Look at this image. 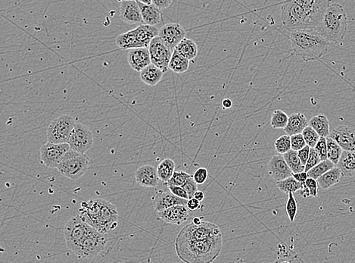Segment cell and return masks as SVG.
Instances as JSON below:
<instances>
[{
  "label": "cell",
  "mask_w": 355,
  "mask_h": 263,
  "mask_svg": "<svg viewBox=\"0 0 355 263\" xmlns=\"http://www.w3.org/2000/svg\"><path fill=\"white\" fill-rule=\"evenodd\" d=\"M286 33L294 54L304 62L319 60L329 51L330 42L315 28L287 29Z\"/></svg>",
  "instance_id": "6da1fadb"
},
{
  "label": "cell",
  "mask_w": 355,
  "mask_h": 263,
  "mask_svg": "<svg viewBox=\"0 0 355 263\" xmlns=\"http://www.w3.org/2000/svg\"><path fill=\"white\" fill-rule=\"evenodd\" d=\"M222 247V233L202 240H175L177 255L186 263L212 262L220 255Z\"/></svg>",
  "instance_id": "7a4b0ae2"
},
{
  "label": "cell",
  "mask_w": 355,
  "mask_h": 263,
  "mask_svg": "<svg viewBox=\"0 0 355 263\" xmlns=\"http://www.w3.org/2000/svg\"><path fill=\"white\" fill-rule=\"evenodd\" d=\"M79 214L88 225L102 234L115 229L119 225V213L115 206L101 199L82 202Z\"/></svg>",
  "instance_id": "3957f363"
},
{
  "label": "cell",
  "mask_w": 355,
  "mask_h": 263,
  "mask_svg": "<svg viewBox=\"0 0 355 263\" xmlns=\"http://www.w3.org/2000/svg\"><path fill=\"white\" fill-rule=\"evenodd\" d=\"M315 29L330 43L341 42L347 30V17L344 8L338 4H331Z\"/></svg>",
  "instance_id": "277c9868"
},
{
  "label": "cell",
  "mask_w": 355,
  "mask_h": 263,
  "mask_svg": "<svg viewBox=\"0 0 355 263\" xmlns=\"http://www.w3.org/2000/svg\"><path fill=\"white\" fill-rule=\"evenodd\" d=\"M282 24L286 29L315 28L318 21L292 0H286L281 7Z\"/></svg>",
  "instance_id": "5b68a950"
},
{
  "label": "cell",
  "mask_w": 355,
  "mask_h": 263,
  "mask_svg": "<svg viewBox=\"0 0 355 263\" xmlns=\"http://www.w3.org/2000/svg\"><path fill=\"white\" fill-rule=\"evenodd\" d=\"M89 159L85 154L69 149L58 164V171L71 180H77L86 173Z\"/></svg>",
  "instance_id": "8992f818"
},
{
  "label": "cell",
  "mask_w": 355,
  "mask_h": 263,
  "mask_svg": "<svg viewBox=\"0 0 355 263\" xmlns=\"http://www.w3.org/2000/svg\"><path fill=\"white\" fill-rule=\"evenodd\" d=\"M92 228L79 215L71 218L65 224L64 235L67 246L76 255H78L82 242Z\"/></svg>",
  "instance_id": "52a82bcc"
},
{
  "label": "cell",
  "mask_w": 355,
  "mask_h": 263,
  "mask_svg": "<svg viewBox=\"0 0 355 263\" xmlns=\"http://www.w3.org/2000/svg\"><path fill=\"white\" fill-rule=\"evenodd\" d=\"M75 125V120L72 116L68 115L59 116L48 127V141L54 143H68Z\"/></svg>",
  "instance_id": "ba28073f"
},
{
  "label": "cell",
  "mask_w": 355,
  "mask_h": 263,
  "mask_svg": "<svg viewBox=\"0 0 355 263\" xmlns=\"http://www.w3.org/2000/svg\"><path fill=\"white\" fill-rule=\"evenodd\" d=\"M221 233L218 225L211 222L202 221L200 225H195L193 222L185 225L177 235L176 240H202L211 236L217 235Z\"/></svg>",
  "instance_id": "9c48e42d"
},
{
  "label": "cell",
  "mask_w": 355,
  "mask_h": 263,
  "mask_svg": "<svg viewBox=\"0 0 355 263\" xmlns=\"http://www.w3.org/2000/svg\"><path fill=\"white\" fill-rule=\"evenodd\" d=\"M107 242L106 234H102L95 228H92L82 242L77 256L79 258H94L105 249Z\"/></svg>",
  "instance_id": "30bf717a"
},
{
  "label": "cell",
  "mask_w": 355,
  "mask_h": 263,
  "mask_svg": "<svg viewBox=\"0 0 355 263\" xmlns=\"http://www.w3.org/2000/svg\"><path fill=\"white\" fill-rule=\"evenodd\" d=\"M151 61L164 73L169 69V63L174 50L164 43L159 36L152 39L149 46Z\"/></svg>",
  "instance_id": "8fae6325"
},
{
  "label": "cell",
  "mask_w": 355,
  "mask_h": 263,
  "mask_svg": "<svg viewBox=\"0 0 355 263\" xmlns=\"http://www.w3.org/2000/svg\"><path fill=\"white\" fill-rule=\"evenodd\" d=\"M68 143L71 149L85 154L93 144V135L86 125L76 123Z\"/></svg>",
  "instance_id": "7c38bea8"
},
{
  "label": "cell",
  "mask_w": 355,
  "mask_h": 263,
  "mask_svg": "<svg viewBox=\"0 0 355 263\" xmlns=\"http://www.w3.org/2000/svg\"><path fill=\"white\" fill-rule=\"evenodd\" d=\"M71 149L70 145L66 143H54L48 141L40 148V159L46 166L56 168L61 159Z\"/></svg>",
  "instance_id": "4fadbf2b"
},
{
  "label": "cell",
  "mask_w": 355,
  "mask_h": 263,
  "mask_svg": "<svg viewBox=\"0 0 355 263\" xmlns=\"http://www.w3.org/2000/svg\"><path fill=\"white\" fill-rule=\"evenodd\" d=\"M159 36L166 46L174 50L186 37V31L177 23H168L159 29Z\"/></svg>",
  "instance_id": "5bb4252c"
},
{
  "label": "cell",
  "mask_w": 355,
  "mask_h": 263,
  "mask_svg": "<svg viewBox=\"0 0 355 263\" xmlns=\"http://www.w3.org/2000/svg\"><path fill=\"white\" fill-rule=\"evenodd\" d=\"M189 210L184 205H176L158 212V217L166 223L180 225L189 219Z\"/></svg>",
  "instance_id": "9a60e30c"
},
{
  "label": "cell",
  "mask_w": 355,
  "mask_h": 263,
  "mask_svg": "<svg viewBox=\"0 0 355 263\" xmlns=\"http://www.w3.org/2000/svg\"><path fill=\"white\" fill-rule=\"evenodd\" d=\"M329 137L335 140L343 150L355 151V130L346 125H341L332 130Z\"/></svg>",
  "instance_id": "2e32d148"
},
{
  "label": "cell",
  "mask_w": 355,
  "mask_h": 263,
  "mask_svg": "<svg viewBox=\"0 0 355 263\" xmlns=\"http://www.w3.org/2000/svg\"><path fill=\"white\" fill-rule=\"evenodd\" d=\"M268 171L270 176L276 182L283 180L292 176V170L281 154L274 155L271 158L268 164Z\"/></svg>",
  "instance_id": "e0dca14e"
},
{
  "label": "cell",
  "mask_w": 355,
  "mask_h": 263,
  "mask_svg": "<svg viewBox=\"0 0 355 263\" xmlns=\"http://www.w3.org/2000/svg\"><path fill=\"white\" fill-rule=\"evenodd\" d=\"M120 16L129 24H143L141 10L137 0H123L121 2Z\"/></svg>",
  "instance_id": "ac0fdd59"
},
{
  "label": "cell",
  "mask_w": 355,
  "mask_h": 263,
  "mask_svg": "<svg viewBox=\"0 0 355 263\" xmlns=\"http://www.w3.org/2000/svg\"><path fill=\"white\" fill-rule=\"evenodd\" d=\"M128 60L132 69L137 72H140L143 68L152 63L149 47L130 49Z\"/></svg>",
  "instance_id": "d6986e66"
},
{
  "label": "cell",
  "mask_w": 355,
  "mask_h": 263,
  "mask_svg": "<svg viewBox=\"0 0 355 263\" xmlns=\"http://www.w3.org/2000/svg\"><path fill=\"white\" fill-rule=\"evenodd\" d=\"M135 177L138 185L148 188H156L160 181L157 168L149 165L140 167L136 171Z\"/></svg>",
  "instance_id": "ffe728a7"
},
{
  "label": "cell",
  "mask_w": 355,
  "mask_h": 263,
  "mask_svg": "<svg viewBox=\"0 0 355 263\" xmlns=\"http://www.w3.org/2000/svg\"><path fill=\"white\" fill-rule=\"evenodd\" d=\"M137 48L149 47L152 39L159 35V29L156 26L143 25L132 30Z\"/></svg>",
  "instance_id": "44dd1931"
},
{
  "label": "cell",
  "mask_w": 355,
  "mask_h": 263,
  "mask_svg": "<svg viewBox=\"0 0 355 263\" xmlns=\"http://www.w3.org/2000/svg\"><path fill=\"white\" fill-rule=\"evenodd\" d=\"M320 22L323 13L331 5L332 0H292Z\"/></svg>",
  "instance_id": "7402d4cb"
},
{
  "label": "cell",
  "mask_w": 355,
  "mask_h": 263,
  "mask_svg": "<svg viewBox=\"0 0 355 263\" xmlns=\"http://www.w3.org/2000/svg\"><path fill=\"white\" fill-rule=\"evenodd\" d=\"M188 200L180 198L173 194L172 193L161 192L155 199L154 206L156 211L160 212L176 205L186 206Z\"/></svg>",
  "instance_id": "603a6c76"
},
{
  "label": "cell",
  "mask_w": 355,
  "mask_h": 263,
  "mask_svg": "<svg viewBox=\"0 0 355 263\" xmlns=\"http://www.w3.org/2000/svg\"><path fill=\"white\" fill-rule=\"evenodd\" d=\"M141 10L142 19L144 25L151 26H157L162 21V14L161 10L154 4H144L138 2Z\"/></svg>",
  "instance_id": "cb8c5ba5"
},
{
  "label": "cell",
  "mask_w": 355,
  "mask_h": 263,
  "mask_svg": "<svg viewBox=\"0 0 355 263\" xmlns=\"http://www.w3.org/2000/svg\"><path fill=\"white\" fill-rule=\"evenodd\" d=\"M308 125L309 122L303 113H295L289 116V121L284 128V131L289 136L301 134L304 128Z\"/></svg>",
  "instance_id": "d4e9b609"
},
{
  "label": "cell",
  "mask_w": 355,
  "mask_h": 263,
  "mask_svg": "<svg viewBox=\"0 0 355 263\" xmlns=\"http://www.w3.org/2000/svg\"><path fill=\"white\" fill-rule=\"evenodd\" d=\"M140 79L148 86H154L162 80L164 72L154 64L151 63L140 71Z\"/></svg>",
  "instance_id": "484cf974"
},
{
  "label": "cell",
  "mask_w": 355,
  "mask_h": 263,
  "mask_svg": "<svg viewBox=\"0 0 355 263\" xmlns=\"http://www.w3.org/2000/svg\"><path fill=\"white\" fill-rule=\"evenodd\" d=\"M335 166L340 168L343 176H355V151L343 150L339 161Z\"/></svg>",
  "instance_id": "4316f807"
},
{
  "label": "cell",
  "mask_w": 355,
  "mask_h": 263,
  "mask_svg": "<svg viewBox=\"0 0 355 263\" xmlns=\"http://www.w3.org/2000/svg\"><path fill=\"white\" fill-rule=\"evenodd\" d=\"M182 56H184L189 61L194 62L198 56V46L195 41L191 39L183 38L180 43L176 46L175 49Z\"/></svg>",
  "instance_id": "83f0119b"
},
{
  "label": "cell",
  "mask_w": 355,
  "mask_h": 263,
  "mask_svg": "<svg viewBox=\"0 0 355 263\" xmlns=\"http://www.w3.org/2000/svg\"><path fill=\"white\" fill-rule=\"evenodd\" d=\"M343 174L339 168L334 167L332 169L329 170L327 172L323 174L317 179L319 186L323 190H328L333 185L339 183Z\"/></svg>",
  "instance_id": "f1b7e54d"
},
{
  "label": "cell",
  "mask_w": 355,
  "mask_h": 263,
  "mask_svg": "<svg viewBox=\"0 0 355 263\" xmlns=\"http://www.w3.org/2000/svg\"><path fill=\"white\" fill-rule=\"evenodd\" d=\"M310 126L312 127L320 137H328L330 135V126L327 116L325 115H318L314 116L309 121Z\"/></svg>",
  "instance_id": "f546056e"
},
{
  "label": "cell",
  "mask_w": 355,
  "mask_h": 263,
  "mask_svg": "<svg viewBox=\"0 0 355 263\" xmlns=\"http://www.w3.org/2000/svg\"><path fill=\"white\" fill-rule=\"evenodd\" d=\"M189 62L190 61L189 59L180 55L176 49H174L172 57L170 61L169 69L176 74H183L189 69Z\"/></svg>",
  "instance_id": "4dcf8cb0"
},
{
  "label": "cell",
  "mask_w": 355,
  "mask_h": 263,
  "mask_svg": "<svg viewBox=\"0 0 355 263\" xmlns=\"http://www.w3.org/2000/svg\"><path fill=\"white\" fill-rule=\"evenodd\" d=\"M175 162L171 159H165L159 164L157 168L159 179L166 184L172 177L175 171Z\"/></svg>",
  "instance_id": "1f68e13d"
},
{
  "label": "cell",
  "mask_w": 355,
  "mask_h": 263,
  "mask_svg": "<svg viewBox=\"0 0 355 263\" xmlns=\"http://www.w3.org/2000/svg\"><path fill=\"white\" fill-rule=\"evenodd\" d=\"M285 160L292 170V173L301 172L305 170V166L301 163V159L298 156V151L291 149L286 153L283 154Z\"/></svg>",
  "instance_id": "d6a6232c"
},
{
  "label": "cell",
  "mask_w": 355,
  "mask_h": 263,
  "mask_svg": "<svg viewBox=\"0 0 355 263\" xmlns=\"http://www.w3.org/2000/svg\"><path fill=\"white\" fill-rule=\"evenodd\" d=\"M277 186L281 192L284 194L295 193L299 191L303 187V184L298 182L293 176L277 182Z\"/></svg>",
  "instance_id": "836d02e7"
},
{
  "label": "cell",
  "mask_w": 355,
  "mask_h": 263,
  "mask_svg": "<svg viewBox=\"0 0 355 263\" xmlns=\"http://www.w3.org/2000/svg\"><path fill=\"white\" fill-rule=\"evenodd\" d=\"M326 143H327L328 159L336 165L339 161L341 154H342V148L334 139L330 137H326Z\"/></svg>",
  "instance_id": "e575fe53"
},
{
  "label": "cell",
  "mask_w": 355,
  "mask_h": 263,
  "mask_svg": "<svg viewBox=\"0 0 355 263\" xmlns=\"http://www.w3.org/2000/svg\"><path fill=\"white\" fill-rule=\"evenodd\" d=\"M335 166V164L332 161L329 160V159L321 161L320 163L317 164V165L313 167L312 168H311L308 171V177L312 178V179L317 180L320 176H323V174L327 172L329 170L332 169Z\"/></svg>",
  "instance_id": "d590c367"
},
{
  "label": "cell",
  "mask_w": 355,
  "mask_h": 263,
  "mask_svg": "<svg viewBox=\"0 0 355 263\" xmlns=\"http://www.w3.org/2000/svg\"><path fill=\"white\" fill-rule=\"evenodd\" d=\"M289 116L282 110H275L271 119V125L274 129H284L288 124Z\"/></svg>",
  "instance_id": "8d00e7d4"
},
{
  "label": "cell",
  "mask_w": 355,
  "mask_h": 263,
  "mask_svg": "<svg viewBox=\"0 0 355 263\" xmlns=\"http://www.w3.org/2000/svg\"><path fill=\"white\" fill-rule=\"evenodd\" d=\"M301 134H302L307 145H308L311 148L315 147L317 142L319 141L320 138V136L319 135L318 133L310 125L304 128Z\"/></svg>",
  "instance_id": "74e56055"
},
{
  "label": "cell",
  "mask_w": 355,
  "mask_h": 263,
  "mask_svg": "<svg viewBox=\"0 0 355 263\" xmlns=\"http://www.w3.org/2000/svg\"><path fill=\"white\" fill-rule=\"evenodd\" d=\"M286 212L290 222H293L298 213V203L294 197L293 193L288 194V200L286 204Z\"/></svg>",
  "instance_id": "f35d334b"
},
{
  "label": "cell",
  "mask_w": 355,
  "mask_h": 263,
  "mask_svg": "<svg viewBox=\"0 0 355 263\" xmlns=\"http://www.w3.org/2000/svg\"><path fill=\"white\" fill-rule=\"evenodd\" d=\"M274 146H275L276 151H277L279 154L283 155V154L286 153V152H287L288 151L292 149L291 136L288 135V134L280 136V137L276 140L275 143H274Z\"/></svg>",
  "instance_id": "ab89813d"
},
{
  "label": "cell",
  "mask_w": 355,
  "mask_h": 263,
  "mask_svg": "<svg viewBox=\"0 0 355 263\" xmlns=\"http://www.w3.org/2000/svg\"><path fill=\"white\" fill-rule=\"evenodd\" d=\"M191 177H192V174L186 171H175L171 179L167 182L166 185L183 187Z\"/></svg>",
  "instance_id": "60d3db41"
},
{
  "label": "cell",
  "mask_w": 355,
  "mask_h": 263,
  "mask_svg": "<svg viewBox=\"0 0 355 263\" xmlns=\"http://www.w3.org/2000/svg\"><path fill=\"white\" fill-rule=\"evenodd\" d=\"M315 150L318 153L321 161L326 160L328 159L327 156V143H326V137H320V140L317 142V145L314 147Z\"/></svg>",
  "instance_id": "b9f144b4"
},
{
  "label": "cell",
  "mask_w": 355,
  "mask_h": 263,
  "mask_svg": "<svg viewBox=\"0 0 355 263\" xmlns=\"http://www.w3.org/2000/svg\"><path fill=\"white\" fill-rule=\"evenodd\" d=\"M320 162H321V159H320L317 151L315 150L314 148H311L309 158H308V162H307L306 165H305V170H304V171L308 172L311 168L317 165V164L320 163Z\"/></svg>",
  "instance_id": "7bdbcfd3"
},
{
  "label": "cell",
  "mask_w": 355,
  "mask_h": 263,
  "mask_svg": "<svg viewBox=\"0 0 355 263\" xmlns=\"http://www.w3.org/2000/svg\"><path fill=\"white\" fill-rule=\"evenodd\" d=\"M291 144H292V149L298 151L306 146L307 143L302 134H297L291 136Z\"/></svg>",
  "instance_id": "ee69618b"
},
{
  "label": "cell",
  "mask_w": 355,
  "mask_h": 263,
  "mask_svg": "<svg viewBox=\"0 0 355 263\" xmlns=\"http://www.w3.org/2000/svg\"><path fill=\"white\" fill-rule=\"evenodd\" d=\"M192 177H193L194 181H195L198 185H203V184H205V182L208 180V169L205 168H198V169H197L196 171L194 172Z\"/></svg>",
  "instance_id": "f6af8a7d"
},
{
  "label": "cell",
  "mask_w": 355,
  "mask_h": 263,
  "mask_svg": "<svg viewBox=\"0 0 355 263\" xmlns=\"http://www.w3.org/2000/svg\"><path fill=\"white\" fill-rule=\"evenodd\" d=\"M304 185L309 190L311 197H317L318 195V182L316 179L308 177L304 182Z\"/></svg>",
  "instance_id": "bcb514c9"
},
{
  "label": "cell",
  "mask_w": 355,
  "mask_h": 263,
  "mask_svg": "<svg viewBox=\"0 0 355 263\" xmlns=\"http://www.w3.org/2000/svg\"><path fill=\"white\" fill-rule=\"evenodd\" d=\"M167 186H168L170 192L172 193L174 195L180 197V198L189 200V195H188V193L186 192V190L183 187L177 186V185H167Z\"/></svg>",
  "instance_id": "7dc6e473"
},
{
  "label": "cell",
  "mask_w": 355,
  "mask_h": 263,
  "mask_svg": "<svg viewBox=\"0 0 355 263\" xmlns=\"http://www.w3.org/2000/svg\"><path fill=\"white\" fill-rule=\"evenodd\" d=\"M183 188L186 190L188 193L189 199L193 197L195 191H198V184L194 181L193 177H191L189 180L186 182V183L183 185Z\"/></svg>",
  "instance_id": "c3c4849f"
},
{
  "label": "cell",
  "mask_w": 355,
  "mask_h": 263,
  "mask_svg": "<svg viewBox=\"0 0 355 263\" xmlns=\"http://www.w3.org/2000/svg\"><path fill=\"white\" fill-rule=\"evenodd\" d=\"M310 152H311V147L308 145L304 146L302 149L298 151V156L301 159V163L305 166L307 162H308V158H309Z\"/></svg>",
  "instance_id": "681fc988"
},
{
  "label": "cell",
  "mask_w": 355,
  "mask_h": 263,
  "mask_svg": "<svg viewBox=\"0 0 355 263\" xmlns=\"http://www.w3.org/2000/svg\"><path fill=\"white\" fill-rule=\"evenodd\" d=\"M173 2L174 0H152V4H154L161 10L168 8Z\"/></svg>",
  "instance_id": "f907efd6"
},
{
  "label": "cell",
  "mask_w": 355,
  "mask_h": 263,
  "mask_svg": "<svg viewBox=\"0 0 355 263\" xmlns=\"http://www.w3.org/2000/svg\"><path fill=\"white\" fill-rule=\"evenodd\" d=\"M186 206H187L188 209L190 211H195V210H197V209H200V207H201V201L197 200L195 197H192V198L188 200Z\"/></svg>",
  "instance_id": "816d5d0a"
},
{
  "label": "cell",
  "mask_w": 355,
  "mask_h": 263,
  "mask_svg": "<svg viewBox=\"0 0 355 263\" xmlns=\"http://www.w3.org/2000/svg\"><path fill=\"white\" fill-rule=\"evenodd\" d=\"M292 176L296 179L298 182L301 183H304L308 178V172L306 171H301L298 173H292Z\"/></svg>",
  "instance_id": "f5cc1de1"
},
{
  "label": "cell",
  "mask_w": 355,
  "mask_h": 263,
  "mask_svg": "<svg viewBox=\"0 0 355 263\" xmlns=\"http://www.w3.org/2000/svg\"><path fill=\"white\" fill-rule=\"evenodd\" d=\"M300 195L302 196L304 198H307V197H311V194H310L309 190L308 189L305 185L303 183V187L299 191Z\"/></svg>",
  "instance_id": "db71d44e"
},
{
  "label": "cell",
  "mask_w": 355,
  "mask_h": 263,
  "mask_svg": "<svg viewBox=\"0 0 355 263\" xmlns=\"http://www.w3.org/2000/svg\"><path fill=\"white\" fill-rule=\"evenodd\" d=\"M222 106H223V110H229L232 106V100L228 98L224 99V100L222 101Z\"/></svg>",
  "instance_id": "11a10c76"
},
{
  "label": "cell",
  "mask_w": 355,
  "mask_h": 263,
  "mask_svg": "<svg viewBox=\"0 0 355 263\" xmlns=\"http://www.w3.org/2000/svg\"><path fill=\"white\" fill-rule=\"evenodd\" d=\"M205 194L201 191H196L195 194H194L193 197H195L197 200H199V201H203V200L205 199Z\"/></svg>",
  "instance_id": "9f6ffc18"
},
{
  "label": "cell",
  "mask_w": 355,
  "mask_h": 263,
  "mask_svg": "<svg viewBox=\"0 0 355 263\" xmlns=\"http://www.w3.org/2000/svg\"><path fill=\"white\" fill-rule=\"evenodd\" d=\"M192 222H193L194 224H195V225H200V224L202 222V221H201V219H200V218L195 217L193 219H192Z\"/></svg>",
  "instance_id": "6f0895ef"
},
{
  "label": "cell",
  "mask_w": 355,
  "mask_h": 263,
  "mask_svg": "<svg viewBox=\"0 0 355 263\" xmlns=\"http://www.w3.org/2000/svg\"><path fill=\"white\" fill-rule=\"evenodd\" d=\"M137 1L142 3V4H148V5L152 4V0H137Z\"/></svg>",
  "instance_id": "680465c9"
},
{
  "label": "cell",
  "mask_w": 355,
  "mask_h": 263,
  "mask_svg": "<svg viewBox=\"0 0 355 263\" xmlns=\"http://www.w3.org/2000/svg\"><path fill=\"white\" fill-rule=\"evenodd\" d=\"M119 1H120V2H122V1H123V0H119Z\"/></svg>",
  "instance_id": "91938a15"
}]
</instances>
